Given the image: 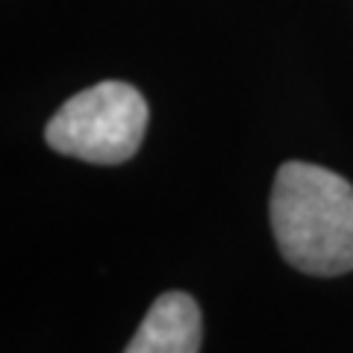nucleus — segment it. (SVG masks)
Here are the masks:
<instances>
[{
	"instance_id": "f257e3e1",
	"label": "nucleus",
	"mask_w": 353,
	"mask_h": 353,
	"mask_svg": "<svg viewBox=\"0 0 353 353\" xmlns=\"http://www.w3.org/2000/svg\"><path fill=\"white\" fill-rule=\"evenodd\" d=\"M271 230L283 259L309 277L353 271V185L309 162L280 165L271 189Z\"/></svg>"
},
{
	"instance_id": "f03ea898",
	"label": "nucleus",
	"mask_w": 353,
	"mask_h": 353,
	"mask_svg": "<svg viewBox=\"0 0 353 353\" xmlns=\"http://www.w3.org/2000/svg\"><path fill=\"white\" fill-rule=\"evenodd\" d=\"M148 130V101L130 83L106 80L74 94L44 127V141L94 165H121L136 157Z\"/></svg>"
},
{
	"instance_id": "7ed1b4c3",
	"label": "nucleus",
	"mask_w": 353,
	"mask_h": 353,
	"mask_svg": "<svg viewBox=\"0 0 353 353\" xmlns=\"http://www.w3.org/2000/svg\"><path fill=\"white\" fill-rule=\"evenodd\" d=\"M201 306L185 292H165L153 301L124 353H201Z\"/></svg>"
}]
</instances>
